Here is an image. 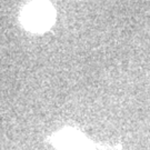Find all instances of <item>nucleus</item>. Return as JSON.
<instances>
[{"label": "nucleus", "mask_w": 150, "mask_h": 150, "mask_svg": "<svg viewBox=\"0 0 150 150\" xmlns=\"http://www.w3.org/2000/svg\"><path fill=\"white\" fill-rule=\"evenodd\" d=\"M54 145L61 150H85L89 144L85 141L80 134L64 131L54 137Z\"/></svg>", "instance_id": "obj_2"}, {"label": "nucleus", "mask_w": 150, "mask_h": 150, "mask_svg": "<svg viewBox=\"0 0 150 150\" xmlns=\"http://www.w3.org/2000/svg\"><path fill=\"white\" fill-rule=\"evenodd\" d=\"M54 11L48 2L43 0L33 1L23 9L21 22L26 29L32 32L47 30L54 21Z\"/></svg>", "instance_id": "obj_1"}]
</instances>
